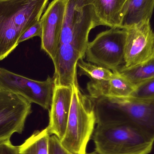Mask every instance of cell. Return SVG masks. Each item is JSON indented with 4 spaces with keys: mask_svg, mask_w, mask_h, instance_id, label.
<instances>
[{
    "mask_svg": "<svg viewBox=\"0 0 154 154\" xmlns=\"http://www.w3.org/2000/svg\"><path fill=\"white\" fill-rule=\"evenodd\" d=\"M92 137L98 154H149L154 143L129 121L97 125Z\"/></svg>",
    "mask_w": 154,
    "mask_h": 154,
    "instance_id": "7a4b0ae2",
    "label": "cell"
},
{
    "mask_svg": "<svg viewBox=\"0 0 154 154\" xmlns=\"http://www.w3.org/2000/svg\"><path fill=\"white\" fill-rule=\"evenodd\" d=\"M154 9V0H128L121 29L150 21Z\"/></svg>",
    "mask_w": 154,
    "mask_h": 154,
    "instance_id": "5bb4252c",
    "label": "cell"
},
{
    "mask_svg": "<svg viewBox=\"0 0 154 154\" xmlns=\"http://www.w3.org/2000/svg\"><path fill=\"white\" fill-rule=\"evenodd\" d=\"M50 136L47 127L35 131L18 146L19 154H49Z\"/></svg>",
    "mask_w": 154,
    "mask_h": 154,
    "instance_id": "9a60e30c",
    "label": "cell"
},
{
    "mask_svg": "<svg viewBox=\"0 0 154 154\" xmlns=\"http://www.w3.org/2000/svg\"><path fill=\"white\" fill-rule=\"evenodd\" d=\"M42 35V26L40 20L27 29L20 37L19 44L34 37L41 38Z\"/></svg>",
    "mask_w": 154,
    "mask_h": 154,
    "instance_id": "ffe728a7",
    "label": "cell"
},
{
    "mask_svg": "<svg viewBox=\"0 0 154 154\" xmlns=\"http://www.w3.org/2000/svg\"><path fill=\"white\" fill-rule=\"evenodd\" d=\"M113 75L103 90L101 97L111 98L130 97L135 86L120 75L117 70L112 71Z\"/></svg>",
    "mask_w": 154,
    "mask_h": 154,
    "instance_id": "2e32d148",
    "label": "cell"
},
{
    "mask_svg": "<svg viewBox=\"0 0 154 154\" xmlns=\"http://www.w3.org/2000/svg\"><path fill=\"white\" fill-rule=\"evenodd\" d=\"M116 70L136 86L145 81L154 78V56L136 66L131 67L121 66Z\"/></svg>",
    "mask_w": 154,
    "mask_h": 154,
    "instance_id": "e0dca14e",
    "label": "cell"
},
{
    "mask_svg": "<svg viewBox=\"0 0 154 154\" xmlns=\"http://www.w3.org/2000/svg\"><path fill=\"white\" fill-rule=\"evenodd\" d=\"M71 107L66 133L60 140L75 154H87L86 148L97 124L94 99L73 85Z\"/></svg>",
    "mask_w": 154,
    "mask_h": 154,
    "instance_id": "3957f363",
    "label": "cell"
},
{
    "mask_svg": "<svg viewBox=\"0 0 154 154\" xmlns=\"http://www.w3.org/2000/svg\"><path fill=\"white\" fill-rule=\"evenodd\" d=\"M49 0H0V61L16 47L20 37L39 21Z\"/></svg>",
    "mask_w": 154,
    "mask_h": 154,
    "instance_id": "6da1fadb",
    "label": "cell"
},
{
    "mask_svg": "<svg viewBox=\"0 0 154 154\" xmlns=\"http://www.w3.org/2000/svg\"><path fill=\"white\" fill-rule=\"evenodd\" d=\"M87 154H98L96 152H93Z\"/></svg>",
    "mask_w": 154,
    "mask_h": 154,
    "instance_id": "7402d4cb",
    "label": "cell"
},
{
    "mask_svg": "<svg viewBox=\"0 0 154 154\" xmlns=\"http://www.w3.org/2000/svg\"><path fill=\"white\" fill-rule=\"evenodd\" d=\"M127 32L125 29L111 28L97 35L89 42L86 60L113 71L125 64Z\"/></svg>",
    "mask_w": 154,
    "mask_h": 154,
    "instance_id": "277c9868",
    "label": "cell"
},
{
    "mask_svg": "<svg viewBox=\"0 0 154 154\" xmlns=\"http://www.w3.org/2000/svg\"><path fill=\"white\" fill-rule=\"evenodd\" d=\"M125 29L127 37L124 66L131 67L154 57V32L150 21L143 22Z\"/></svg>",
    "mask_w": 154,
    "mask_h": 154,
    "instance_id": "52a82bcc",
    "label": "cell"
},
{
    "mask_svg": "<svg viewBox=\"0 0 154 154\" xmlns=\"http://www.w3.org/2000/svg\"><path fill=\"white\" fill-rule=\"evenodd\" d=\"M111 98L128 120L154 141V98Z\"/></svg>",
    "mask_w": 154,
    "mask_h": 154,
    "instance_id": "9c48e42d",
    "label": "cell"
},
{
    "mask_svg": "<svg viewBox=\"0 0 154 154\" xmlns=\"http://www.w3.org/2000/svg\"><path fill=\"white\" fill-rule=\"evenodd\" d=\"M80 52L69 44H60L53 62L55 73L53 78L56 86L72 87L79 85L77 63L84 57Z\"/></svg>",
    "mask_w": 154,
    "mask_h": 154,
    "instance_id": "8fae6325",
    "label": "cell"
},
{
    "mask_svg": "<svg viewBox=\"0 0 154 154\" xmlns=\"http://www.w3.org/2000/svg\"><path fill=\"white\" fill-rule=\"evenodd\" d=\"M49 154H75L66 148L58 137L55 135H52L50 137Z\"/></svg>",
    "mask_w": 154,
    "mask_h": 154,
    "instance_id": "d6986e66",
    "label": "cell"
},
{
    "mask_svg": "<svg viewBox=\"0 0 154 154\" xmlns=\"http://www.w3.org/2000/svg\"><path fill=\"white\" fill-rule=\"evenodd\" d=\"M73 87L55 85L49 109V123L47 127L51 135L61 140L66 129L71 107Z\"/></svg>",
    "mask_w": 154,
    "mask_h": 154,
    "instance_id": "30bf717a",
    "label": "cell"
},
{
    "mask_svg": "<svg viewBox=\"0 0 154 154\" xmlns=\"http://www.w3.org/2000/svg\"><path fill=\"white\" fill-rule=\"evenodd\" d=\"M77 66L79 69L80 76L84 75L91 79V81L87 85L89 96L92 98L100 97L109 81L113 75V72L89 62L87 63L82 58L79 60Z\"/></svg>",
    "mask_w": 154,
    "mask_h": 154,
    "instance_id": "4fadbf2b",
    "label": "cell"
},
{
    "mask_svg": "<svg viewBox=\"0 0 154 154\" xmlns=\"http://www.w3.org/2000/svg\"><path fill=\"white\" fill-rule=\"evenodd\" d=\"M55 86L53 77L39 81L0 68V91L18 94L47 110L50 108Z\"/></svg>",
    "mask_w": 154,
    "mask_h": 154,
    "instance_id": "5b68a950",
    "label": "cell"
},
{
    "mask_svg": "<svg viewBox=\"0 0 154 154\" xmlns=\"http://www.w3.org/2000/svg\"><path fill=\"white\" fill-rule=\"evenodd\" d=\"M128 0H93L96 14L102 25L121 29Z\"/></svg>",
    "mask_w": 154,
    "mask_h": 154,
    "instance_id": "7c38bea8",
    "label": "cell"
},
{
    "mask_svg": "<svg viewBox=\"0 0 154 154\" xmlns=\"http://www.w3.org/2000/svg\"><path fill=\"white\" fill-rule=\"evenodd\" d=\"M130 97L143 99L154 98V78L136 85L134 91Z\"/></svg>",
    "mask_w": 154,
    "mask_h": 154,
    "instance_id": "ac0fdd59",
    "label": "cell"
},
{
    "mask_svg": "<svg viewBox=\"0 0 154 154\" xmlns=\"http://www.w3.org/2000/svg\"><path fill=\"white\" fill-rule=\"evenodd\" d=\"M0 154H19L18 147L13 145L10 139L1 142Z\"/></svg>",
    "mask_w": 154,
    "mask_h": 154,
    "instance_id": "44dd1931",
    "label": "cell"
},
{
    "mask_svg": "<svg viewBox=\"0 0 154 154\" xmlns=\"http://www.w3.org/2000/svg\"><path fill=\"white\" fill-rule=\"evenodd\" d=\"M68 0H53L40 19L42 26L41 49L54 60L60 38Z\"/></svg>",
    "mask_w": 154,
    "mask_h": 154,
    "instance_id": "ba28073f",
    "label": "cell"
},
{
    "mask_svg": "<svg viewBox=\"0 0 154 154\" xmlns=\"http://www.w3.org/2000/svg\"><path fill=\"white\" fill-rule=\"evenodd\" d=\"M32 112L31 103L18 94L0 91V143L24 130Z\"/></svg>",
    "mask_w": 154,
    "mask_h": 154,
    "instance_id": "8992f818",
    "label": "cell"
}]
</instances>
